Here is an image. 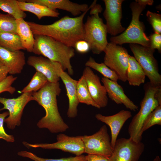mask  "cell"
I'll list each match as a JSON object with an SVG mask.
<instances>
[{
    "label": "cell",
    "instance_id": "obj_20",
    "mask_svg": "<svg viewBox=\"0 0 161 161\" xmlns=\"http://www.w3.org/2000/svg\"><path fill=\"white\" fill-rule=\"evenodd\" d=\"M31 2L44 5L50 9L56 10L59 9L66 11L74 16H79L89 7L86 4H79L69 0H27Z\"/></svg>",
    "mask_w": 161,
    "mask_h": 161
},
{
    "label": "cell",
    "instance_id": "obj_39",
    "mask_svg": "<svg viewBox=\"0 0 161 161\" xmlns=\"http://www.w3.org/2000/svg\"><path fill=\"white\" fill-rule=\"evenodd\" d=\"M135 1L140 5L146 6V5H152L154 1L152 0H136Z\"/></svg>",
    "mask_w": 161,
    "mask_h": 161
},
{
    "label": "cell",
    "instance_id": "obj_23",
    "mask_svg": "<svg viewBox=\"0 0 161 161\" xmlns=\"http://www.w3.org/2000/svg\"><path fill=\"white\" fill-rule=\"evenodd\" d=\"M17 3L23 11H28L35 15L38 19L44 17H58L60 13L42 5L24 0H17Z\"/></svg>",
    "mask_w": 161,
    "mask_h": 161
},
{
    "label": "cell",
    "instance_id": "obj_30",
    "mask_svg": "<svg viewBox=\"0 0 161 161\" xmlns=\"http://www.w3.org/2000/svg\"><path fill=\"white\" fill-rule=\"evenodd\" d=\"M17 34L16 19L8 14L0 13V33Z\"/></svg>",
    "mask_w": 161,
    "mask_h": 161
},
{
    "label": "cell",
    "instance_id": "obj_26",
    "mask_svg": "<svg viewBox=\"0 0 161 161\" xmlns=\"http://www.w3.org/2000/svg\"><path fill=\"white\" fill-rule=\"evenodd\" d=\"M0 9L16 19L25 18L27 14L22 10L16 0H0Z\"/></svg>",
    "mask_w": 161,
    "mask_h": 161
},
{
    "label": "cell",
    "instance_id": "obj_29",
    "mask_svg": "<svg viewBox=\"0 0 161 161\" xmlns=\"http://www.w3.org/2000/svg\"><path fill=\"white\" fill-rule=\"evenodd\" d=\"M18 156L26 157L34 161H86L85 156L81 155L75 157H70L60 159H48L39 157L35 154L26 151H22L18 152Z\"/></svg>",
    "mask_w": 161,
    "mask_h": 161
},
{
    "label": "cell",
    "instance_id": "obj_31",
    "mask_svg": "<svg viewBox=\"0 0 161 161\" xmlns=\"http://www.w3.org/2000/svg\"><path fill=\"white\" fill-rule=\"evenodd\" d=\"M155 125H161V105H159L147 117L142 126V133Z\"/></svg>",
    "mask_w": 161,
    "mask_h": 161
},
{
    "label": "cell",
    "instance_id": "obj_34",
    "mask_svg": "<svg viewBox=\"0 0 161 161\" xmlns=\"http://www.w3.org/2000/svg\"><path fill=\"white\" fill-rule=\"evenodd\" d=\"M9 115L8 111L0 113V139H2L8 143H13L15 139L13 135L7 134L4 128L5 119Z\"/></svg>",
    "mask_w": 161,
    "mask_h": 161
},
{
    "label": "cell",
    "instance_id": "obj_18",
    "mask_svg": "<svg viewBox=\"0 0 161 161\" xmlns=\"http://www.w3.org/2000/svg\"><path fill=\"white\" fill-rule=\"evenodd\" d=\"M101 81L104 86L109 97L117 104H123L128 109L134 111L138 110L135 105L125 94L122 87L117 81L104 77Z\"/></svg>",
    "mask_w": 161,
    "mask_h": 161
},
{
    "label": "cell",
    "instance_id": "obj_12",
    "mask_svg": "<svg viewBox=\"0 0 161 161\" xmlns=\"http://www.w3.org/2000/svg\"><path fill=\"white\" fill-rule=\"evenodd\" d=\"M145 148L144 143L130 138L117 139L109 161H138Z\"/></svg>",
    "mask_w": 161,
    "mask_h": 161
},
{
    "label": "cell",
    "instance_id": "obj_38",
    "mask_svg": "<svg viewBox=\"0 0 161 161\" xmlns=\"http://www.w3.org/2000/svg\"><path fill=\"white\" fill-rule=\"evenodd\" d=\"M9 74V69L6 66H3L0 67V82L5 79Z\"/></svg>",
    "mask_w": 161,
    "mask_h": 161
},
{
    "label": "cell",
    "instance_id": "obj_28",
    "mask_svg": "<svg viewBox=\"0 0 161 161\" xmlns=\"http://www.w3.org/2000/svg\"><path fill=\"white\" fill-rule=\"evenodd\" d=\"M48 82L47 78L43 74L36 71L29 83L21 90V92L23 93L37 92Z\"/></svg>",
    "mask_w": 161,
    "mask_h": 161
},
{
    "label": "cell",
    "instance_id": "obj_27",
    "mask_svg": "<svg viewBox=\"0 0 161 161\" xmlns=\"http://www.w3.org/2000/svg\"><path fill=\"white\" fill-rule=\"evenodd\" d=\"M86 66L96 70L101 74L104 77L113 81H117L118 78L116 73L107 66L103 63L97 62L94 59L90 57L85 64Z\"/></svg>",
    "mask_w": 161,
    "mask_h": 161
},
{
    "label": "cell",
    "instance_id": "obj_19",
    "mask_svg": "<svg viewBox=\"0 0 161 161\" xmlns=\"http://www.w3.org/2000/svg\"><path fill=\"white\" fill-rule=\"evenodd\" d=\"M57 62L41 56H30L27 61L29 65L43 74L48 82L53 83L58 82L60 79L55 70Z\"/></svg>",
    "mask_w": 161,
    "mask_h": 161
},
{
    "label": "cell",
    "instance_id": "obj_41",
    "mask_svg": "<svg viewBox=\"0 0 161 161\" xmlns=\"http://www.w3.org/2000/svg\"><path fill=\"white\" fill-rule=\"evenodd\" d=\"M153 161H161L160 157L159 156H156L154 159Z\"/></svg>",
    "mask_w": 161,
    "mask_h": 161
},
{
    "label": "cell",
    "instance_id": "obj_17",
    "mask_svg": "<svg viewBox=\"0 0 161 161\" xmlns=\"http://www.w3.org/2000/svg\"><path fill=\"white\" fill-rule=\"evenodd\" d=\"M0 61L8 68L9 74H19L26 64L25 53L21 50L11 51L0 46Z\"/></svg>",
    "mask_w": 161,
    "mask_h": 161
},
{
    "label": "cell",
    "instance_id": "obj_5",
    "mask_svg": "<svg viewBox=\"0 0 161 161\" xmlns=\"http://www.w3.org/2000/svg\"><path fill=\"white\" fill-rule=\"evenodd\" d=\"M145 7L136 1L131 3L130 7L132 11V17L129 25L120 34L112 36L110 38L111 42L118 45L125 43L133 44L150 47L149 38L145 32L144 25L140 20V16Z\"/></svg>",
    "mask_w": 161,
    "mask_h": 161
},
{
    "label": "cell",
    "instance_id": "obj_9",
    "mask_svg": "<svg viewBox=\"0 0 161 161\" xmlns=\"http://www.w3.org/2000/svg\"><path fill=\"white\" fill-rule=\"evenodd\" d=\"M84 152L110 157L113 151L106 126L103 125L98 131L91 135L82 136Z\"/></svg>",
    "mask_w": 161,
    "mask_h": 161
},
{
    "label": "cell",
    "instance_id": "obj_22",
    "mask_svg": "<svg viewBox=\"0 0 161 161\" xmlns=\"http://www.w3.org/2000/svg\"><path fill=\"white\" fill-rule=\"evenodd\" d=\"M126 76L130 86H139L145 81L146 75L143 70L134 57L130 55Z\"/></svg>",
    "mask_w": 161,
    "mask_h": 161
},
{
    "label": "cell",
    "instance_id": "obj_24",
    "mask_svg": "<svg viewBox=\"0 0 161 161\" xmlns=\"http://www.w3.org/2000/svg\"><path fill=\"white\" fill-rule=\"evenodd\" d=\"M0 46L11 51L24 49L18 35L9 32L0 33Z\"/></svg>",
    "mask_w": 161,
    "mask_h": 161
},
{
    "label": "cell",
    "instance_id": "obj_21",
    "mask_svg": "<svg viewBox=\"0 0 161 161\" xmlns=\"http://www.w3.org/2000/svg\"><path fill=\"white\" fill-rule=\"evenodd\" d=\"M16 33L23 47L28 52H32L35 40L30 26L23 18L16 19Z\"/></svg>",
    "mask_w": 161,
    "mask_h": 161
},
{
    "label": "cell",
    "instance_id": "obj_33",
    "mask_svg": "<svg viewBox=\"0 0 161 161\" xmlns=\"http://www.w3.org/2000/svg\"><path fill=\"white\" fill-rule=\"evenodd\" d=\"M17 77L12 75L7 76L2 81L0 82V94L7 92L12 95L16 91V88L12 86V85L17 79Z\"/></svg>",
    "mask_w": 161,
    "mask_h": 161
},
{
    "label": "cell",
    "instance_id": "obj_7",
    "mask_svg": "<svg viewBox=\"0 0 161 161\" xmlns=\"http://www.w3.org/2000/svg\"><path fill=\"white\" fill-rule=\"evenodd\" d=\"M129 46L134 57L148 78L151 84L154 87L161 86V75L159 72L157 61L154 55L155 50L136 44H130Z\"/></svg>",
    "mask_w": 161,
    "mask_h": 161
},
{
    "label": "cell",
    "instance_id": "obj_11",
    "mask_svg": "<svg viewBox=\"0 0 161 161\" xmlns=\"http://www.w3.org/2000/svg\"><path fill=\"white\" fill-rule=\"evenodd\" d=\"M82 136L71 137L63 134L57 135L56 142L48 143L31 144L26 141L22 142L23 144L28 148H41L45 149H58L80 156L84 153L83 143Z\"/></svg>",
    "mask_w": 161,
    "mask_h": 161
},
{
    "label": "cell",
    "instance_id": "obj_32",
    "mask_svg": "<svg viewBox=\"0 0 161 161\" xmlns=\"http://www.w3.org/2000/svg\"><path fill=\"white\" fill-rule=\"evenodd\" d=\"M146 15L148 20L151 25L154 32L161 34V14L148 10Z\"/></svg>",
    "mask_w": 161,
    "mask_h": 161
},
{
    "label": "cell",
    "instance_id": "obj_3",
    "mask_svg": "<svg viewBox=\"0 0 161 161\" xmlns=\"http://www.w3.org/2000/svg\"><path fill=\"white\" fill-rule=\"evenodd\" d=\"M34 35L35 40L32 52L59 63L64 71L67 70L69 75H73L74 71L70 60L75 55L73 48L49 36Z\"/></svg>",
    "mask_w": 161,
    "mask_h": 161
},
{
    "label": "cell",
    "instance_id": "obj_37",
    "mask_svg": "<svg viewBox=\"0 0 161 161\" xmlns=\"http://www.w3.org/2000/svg\"><path fill=\"white\" fill-rule=\"evenodd\" d=\"M86 161H109V157L95 154H89L85 156Z\"/></svg>",
    "mask_w": 161,
    "mask_h": 161
},
{
    "label": "cell",
    "instance_id": "obj_40",
    "mask_svg": "<svg viewBox=\"0 0 161 161\" xmlns=\"http://www.w3.org/2000/svg\"><path fill=\"white\" fill-rule=\"evenodd\" d=\"M155 96L159 105H161V86L159 87L157 90L156 92Z\"/></svg>",
    "mask_w": 161,
    "mask_h": 161
},
{
    "label": "cell",
    "instance_id": "obj_6",
    "mask_svg": "<svg viewBox=\"0 0 161 161\" xmlns=\"http://www.w3.org/2000/svg\"><path fill=\"white\" fill-rule=\"evenodd\" d=\"M159 87H154L149 82L144 86V96L140 103V109L133 117L128 128L130 138L136 142L141 141L143 134L141 129L145 119L159 105L155 96L156 92Z\"/></svg>",
    "mask_w": 161,
    "mask_h": 161
},
{
    "label": "cell",
    "instance_id": "obj_8",
    "mask_svg": "<svg viewBox=\"0 0 161 161\" xmlns=\"http://www.w3.org/2000/svg\"><path fill=\"white\" fill-rule=\"evenodd\" d=\"M103 52L105 53L103 63L116 73L118 80L126 82L129 55L127 49L110 42Z\"/></svg>",
    "mask_w": 161,
    "mask_h": 161
},
{
    "label": "cell",
    "instance_id": "obj_25",
    "mask_svg": "<svg viewBox=\"0 0 161 161\" xmlns=\"http://www.w3.org/2000/svg\"><path fill=\"white\" fill-rule=\"evenodd\" d=\"M77 94L79 103L91 105L98 109H100L92 99L89 91L86 81L83 75L78 80Z\"/></svg>",
    "mask_w": 161,
    "mask_h": 161
},
{
    "label": "cell",
    "instance_id": "obj_4",
    "mask_svg": "<svg viewBox=\"0 0 161 161\" xmlns=\"http://www.w3.org/2000/svg\"><path fill=\"white\" fill-rule=\"evenodd\" d=\"M96 2L95 0L91 4L90 15L84 24V40L88 43L94 54H99L103 52L108 42L106 24L99 16L102 8Z\"/></svg>",
    "mask_w": 161,
    "mask_h": 161
},
{
    "label": "cell",
    "instance_id": "obj_1",
    "mask_svg": "<svg viewBox=\"0 0 161 161\" xmlns=\"http://www.w3.org/2000/svg\"><path fill=\"white\" fill-rule=\"evenodd\" d=\"M91 7L80 15L71 17L64 16L53 23L43 25L27 21L34 35L50 37L70 47L74 48L78 41L84 40L83 19Z\"/></svg>",
    "mask_w": 161,
    "mask_h": 161
},
{
    "label": "cell",
    "instance_id": "obj_36",
    "mask_svg": "<svg viewBox=\"0 0 161 161\" xmlns=\"http://www.w3.org/2000/svg\"><path fill=\"white\" fill-rule=\"evenodd\" d=\"M74 48L78 52L81 53H86L90 49L89 44L84 40L78 41L75 44Z\"/></svg>",
    "mask_w": 161,
    "mask_h": 161
},
{
    "label": "cell",
    "instance_id": "obj_10",
    "mask_svg": "<svg viewBox=\"0 0 161 161\" xmlns=\"http://www.w3.org/2000/svg\"><path fill=\"white\" fill-rule=\"evenodd\" d=\"M32 93H23L16 98L0 97V103L3 106L0 111L7 109L9 112V115L4 120L8 129L13 130L20 126L24 109L27 104L32 100Z\"/></svg>",
    "mask_w": 161,
    "mask_h": 161
},
{
    "label": "cell",
    "instance_id": "obj_35",
    "mask_svg": "<svg viewBox=\"0 0 161 161\" xmlns=\"http://www.w3.org/2000/svg\"><path fill=\"white\" fill-rule=\"evenodd\" d=\"M148 37L150 47L155 50L157 49L159 53L161 52V34L154 32Z\"/></svg>",
    "mask_w": 161,
    "mask_h": 161
},
{
    "label": "cell",
    "instance_id": "obj_15",
    "mask_svg": "<svg viewBox=\"0 0 161 161\" xmlns=\"http://www.w3.org/2000/svg\"><path fill=\"white\" fill-rule=\"evenodd\" d=\"M55 70L64 84L69 100L67 115L69 118H74L78 114L77 107L79 103L77 94L78 80L72 78L63 69L61 65L57 62Z\"/></svg>",
    "mask_w": 161,
    "mask_h": 161
},
{
    "label": "cell",
    "instance_id": "obj_14",
    "mask_svg": "<svg viewBox=\"0 0 161 161\" xmlns=\"http://www.w3.org/2000/svg\"><path fill=\"white\" fill-rule=\"evenodd\" d=\"M83 76L86 81L90 95L95 103L100 108L106 107L108 99L106 89L100 82V78L91 69L86 66Z\"/></svg>",
    "mask_w": 161,
    "mask_h": 161
},
{
    "label": "cell",
    "instance_id": "obj_42",
    "mask_svg": "<svg viewBox=\"0 0 161 161\" xmlns=\"http://www.w3.org/2000/svg\"><path fill=\"white\" fill-rule=\"evenodd\" d=\"M3 66H4V65H3V64L0 61V67Z\"/></svg>",
    "mask_w": 161,
    "mask_h": 161
},
{
    "label": "cell",
    "instance_id": "obj_16",
    "mask_svg": "<svg viewBox=\"0 0 161 161\" xmlns=\"http://www.w3.org/2000/svg\"><path fill=\"white\" fill-rule=\"evenodd\" d=\"M131 117L130 111L124 110L111 116H105L100 114L95 115L97 120L106 123L110 127L111 135V143L113 149L122 128L127 120Z\"/></svg>",
    "mask_w": 161,
    "mask_h": 161
},
{
    "label": "cell",
    "instance_id": "obj_13",
    "mask_svg": "<svg viewBox=\"0 0 161 161\" xmlns=\"http://www.w3.org/2000/svg\"><path fill=\"white\" fill-rule=\"evenodd\" d=\"M105 8L103 15L107 33L112 36L121 33L125 30L121 24L122 4L123 0H104Z\"/></svg>",
    "mask_w": 161,
    "mask_h": 161
},
{
    "label": "cell",
    "instance_id": "obj_2",
    "mask_svg": "<svg viewBox=\"0 0 161 161\" xmlns=\"http://www.w3.org/2000/svg\"><path fill=\"white\" fill-rule=\"evenodd\" d=\"M61 89L59 82H48L38 91L32 93V100L36 101L45 110L46 114L38 122L39 129H46L52 133L66 131L69 127L63 120L59 112L57 97Z\"/></svg>",
    "mask_w": 161,
    "mask_h": 161
}]
</instances>
